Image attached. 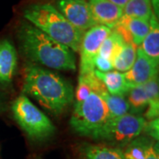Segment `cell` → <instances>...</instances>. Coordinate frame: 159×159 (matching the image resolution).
Here are the masks:
<instances>
[{
	"label": "cell",
	"instance_id": "cell-1",
	"mask_svg": "<svg viewBox=\"0 0 159 159\" xmlns=\"http://www.w3.org/2000/svg\"><path fill=\"white\" fill-rule=\"evenodd\" d=\"M22 91L55 115L66 111L74 100V89L68 80L38 66L25 69Z\"/></svg>",
	"mask_w": 159,
	"mask_h": 159
},
{
	"label": "cell",
	"instance_id": "cell-2",
	"mask_svg": "<svg viewBox=\"0 0 159 159\" xmlns=\"http://www.w3.org/2000/svg\"><path fill=\"white\" fill-rule=\"evenodd\" d=\"M18 36L21 51L31 61L55 70H76L74 51L32 24H21Z\"/></svg>",
	"mask_w": 159,
	"mask_h": 159
},
{
	"label": "cell",
	"instance_id": "cell-3",
	"mask_svg": "<svg viewBox=\"0 0 159 159\" xmlns=\"http://www.w3.org/2000/svg\"><path fill=\"white\" fill-rule=\"evenodd\" d=\"M30 24L52 39L67 46L73 51H79L84 31L72 25L55 6L50 4H34L23 12Z\"/></svg>",
	"mask_w": 159,
	"mask_h": 159
},
{
	"label": "cell",
	"instance_id": "cell-4",
	"mask_svg": "<svg viewBox=\"0 0 159 159\" xmlns=\"http://www.w3.org/2000/svg\"><path fill=\"white\" fill-rule=\"evenodd\" d=\"M110 119L105 102L100 95L92 91L85 99L74 102L70 125L78 134L91 138Z\"/></svg>",
	"mask_w": 159,
	"mask_h": 159
},
{
	"label": "cell",
	"instance_id": "cell-5",
	"mask_svg": "<svg viewBox=\"0 0 159 159\" xmlns=\"http://www.w3.org/2000/svg\"><path fill=\"white\" fill-rule=\"evenodd\" d=\"M146 122L145 118L140 115L126 113L109 119L91 138L112 147L123 148L141 135Z\"/></svg>",
	"mask_w": 159,
	"mask_h": 159
},
{
	"label": "cell",
	"instance_id": "cell-6",
	"mask_svg": "<svg viewBox=\"0 0 159 159\" xmlns=\"http://www.w3.org/2000/svg\"><path fill=\"white\" fill-rule=\"evenodd\" d=\"M11 111L16 122L31 139L40 141L54 134L56 129L51 119L24 94L13 102Z\"/></svg>",
	"mask_w": 159,
	"mask_h": 159
},
{
	"label": "cell",
	"instance_id": "cell-7",
	"mask_svg": "<svg viewBox=\"0 0 159 159\" xmlns=\"http://www.w3.org/2000/svg\"><path fill=\"white\" fill-rule=\"evenodd\" d=\"M111 30L106 26L96 25L84 33L79 51L80 53V74H88L95 70V60L98 51Z\"/></svg>",
	"mask_w": 159,
	"mask_h": 159
},
{
	"label": "cell",
	"instance_id": "cell-8",
	"mask_svg": "<svg viewBox=\"0 0 159 159\" xmlns=\"http://www.w3.org/2000/svg\"><path fill=\"white\" fill-rule=\"evenodd\" d=\"M57 10L72 25L85 32L98 25L94 20L90 8L85 0H58Z\"/></svg>",
	"mask_w": 159,
	"mask_h": 159
},
{
	"label": "cell",
	"instance_id": "cell-9",
	"mask_svg": "<svg viewBox=\"0 0 159 159\" xmlns=\"http://www.w3.org/2000/svg\"><path fill=\"white\" fill-rule=\"evenodd\" d=\"M123 74L130 88L143 85L153 77L157 76L158 64L154 62L139 47L136 50V59L133 66Z\"/></svg>",
	"mask_w": 159,
	"mask_h": 159
},
{
	"label": "cell",
	"instance_id": "cell-10",
	"mask_svg": "<svg viewBox=\"0 0 159 159\" xmlns=\"http://www.w3.org/2000/svg\"><path fill=\"white\" fill-rule=\"evenodd\" d=\"M88 4L98 25L112 29L123 16V8L110 0H88Z\"/></svg>",
	"mask_w": 159,
	"mask_h": 159
},
{
	"label": "cell",
	"instance_id": "cell-11",
	"mask_svg": "<svg viewBox=\"0 0 159 159\" xmlns=\"http://www.w3.org/2000/svg\"><path fill=\"white\" fill-rule=\"evenodd\" d=\"M18 57L13 44L8 40L0 41V82H10L16 71Z\"/></svg>",
	"mask_w": 159,
	"mask_h": 159
},
{
	"label": "cell",
	"instance_id": "cell-12",
	"mask_svg": "<svg viewBox=\"0 0 159 159\" xmlns=\"http://www.w3.org/2000/svg\"><path fill=\"white\" fill-rule=\"evenodd\" d=\"M94 73L98 79L102 80L110 94L121 97L126 96L130 87L127 84L123 73L114 70L106 73H102L96 69L94 70Z\"/></svg>",
	"mask_w": 159,
	"mask_h": 159
},
{
	"label": "cell",
	"instance_id": "cell-13",
	"mask_svg": "<svg viewBox=\"0 0 159 159\" xmlns=\"http://www.w3.org/2000/svg\"><path fill=\"white\" fill-rule=\"evenodd\" d=\"M80 152L84 159H125L122 148L105 143H87L80 147Z\"/></svg>",
	"mask_w": 159,
	"mask_h": 159
},
{
	"label": "cell",
	"instance_id": "cell-14",
	"mask_svg": "<svg viewBox=\"0 0 159 159\" xmlns=\"http://www.w3.org/2000/svg\"><path fill=\"white\" fill-rule=\"evenodd\" d=\"M142 50L154 62L159 63V24L157 17L153 14L149 20V31L141 44Z\"/></svg>",
	"mask_w": 159,
	"mask_h": 159
},
{
	"label": "cell",
	"instance_id": "cell-15",
	"mask_svg": "<svg viewBox=\"0 0 159 159\" xmlns=\"http://www.w3.org/2000/svg\"><path fill=\"white\" fill-rule=\"evenodd\" d=\"M125 27L135 46H140L149 31V20L123 15L119 21Z\"/></svg>",
	"mask_w": 159,
	"mask_h": 159
},
{
	"label": "cell",
	"instance_id": "cell-16",
	"mask_svg": "<svg viewBox=\"0 0 159 159\" xmlns=\"http://www.w3.org/2000/svg\"><path fill=\"white\" fill-rule=\"evenodd\" d=\"M125 44V43L123 41L122 37L113 29L102 42L100 50L98 51V56L108 59L112 65L114 59L119 55Z\"/></svg>",
	"mask_w": 159,
	"mask_h": 159
},
{
	"label": "cell",
	"instance_id": "cell-17",
	"mask_svg": "<svg viewBox=\"0 0 159 159\" xmlns=\"http://www.w3.org/2000/svg\"><path fill=\"white\" fill-rule=\"evenodd\" d=\"M153 9L149 0H128L123 6V15L149 20L153 15Z\"/></svg>",
	"mask_w": 159,
	"mask_h": 159
},
{
	"label": "cell",
	"instance_id": "cell-18",
	"mask_svg": "<svg viewBox=\"0 0 159 159\" xmlns=\"http://www.w3.org/2000/svg\"><path fill=\"white\" fill-rule=\"evenodd\" d=\"M126 96L129 111L132 114L139 115L148 107V97L142 85L131 87Z\"/></svg>",
	"mask_w": 159,
	"mask_h": 159
},
{
	"label": "cell",
	"instance_id": "cell-19",
	"mask_svg": "<svg viewBox=\"0 0 159 159\" xmlns=\"http://www.w3.org/2000/svg\"><path fill=\"white\" fill-rule=\"evenodd\" d=\"M136 50L137 46L125 43L112 63L115 71L125 73L130 70L136 59Z\"/></svg>",
	"mask_w": 159,
	"mask_h": 159
},
{
	"label": "cell",
	"instance_id": "cell-20",
	"mask_svg": "<svg viewBox=\"0 0 159 159\" xmlns=\"http://www.w3.org/2000/svg\"><path fill=\"white\" fill-rule=\"evenodd\" d=\"M101 97L107 105L111 119L120 117V116L128 113L129 104L125 97L111 95L108 91L103 92L101 95Z\"/></svg>",
	"mask_w": 159,
	"mask_h": 159
},
{
	"label": "cell",
	"instance_id": "cell-21",
	"mask_svg": "<svg viewBox=\"0 0 159 159\" xmlns=\"http://www.w3.org/2000/svg\"><path fill=\"white\" fill-rule=\"evenodd\" d=\"M143 88L148 97V102H159L158 75L148 80L143 84Z\"/></svg>",
	"mask_w": 159,
	"mask_h": 159
},
{
	"label": "cell",
	"instance_id": "cell-22",
	"mask_svg": "<svg viewBox=\"0 0 159 159\" xmlns=\"http://www.w3.org/2000/svg\"><path fill=\"white\" fill-rule=\"evenodd\" d=\"M143 132L148 135L149 138L153 139L154 141L157 142L159 139V119H154L148 120L146 122Z\"/></svg>",
	"mask_w": 159,
	"mask_h": 159
},
{
	"label": "cell",
	"instance_id": "cell-23",
	"mask_svg": "<svg viewBox=\"0 0 159 159\" xmlns=\"http://www.w3.org/2000/svg\"><path fill=\"white\" fill-rule=\"evenodd\" d=\"M95 69L99 72H102V73H106V72L112 71L113 66L108 59L103 58V57L97 55L96 60H95Z\"/></svg>",
	"mask_w": 159,
	"mask_h": 159
},
{
	"label": "cell",
	"instance_id": "cell-24",
	"mask_svg": "<svg viewBox=\"0 0 159 159\" xmlns=\"http://www.w3.org/2000/svg\"><path fill=\"white\" fill-rule=\"evenodd\" d=\"M143 159H159V152H158V142H157L150 151L147 154V156Z\"/></svg>",
	"mask_w": 159,
	"mask_h": 159
},
{
	"label": "cell",
	"instance_id": "cell-25",
	"mask_svg": "<svg viewBox=\"0 0 159 159\" xmlns=\"http://www.w3.org/2000/svg\"><path fill=\"white\" fill-rule=\"evenodd\" d=\"M110 1H111V2H112V3H114L115 5H117V6H119L123 8V6H125V4H126V2H127L128 0H110Z\"/></svg>",
	"mask_w": 159,
	"mask_h": 159
},
{
	"label": "cell",
	"instance_id": "cell-26",
	"mask_svg": "<svg viewBox=\"0 0 159 159\" xmlns=\"http://www.w3.org/2000/svg\"><path fill=\"white\" fill-rule=\"evenodd\" d=\"M149 1H150V2H151V0H149Z\"/></svg>",
	"mask_w": 159,
	"mask_h": 159
}]
</instances>
